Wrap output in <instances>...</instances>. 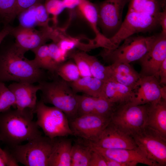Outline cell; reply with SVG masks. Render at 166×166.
I'll use <instances>...</instances> for the list:
<instances>
[{
  "label": "cell",
  "instance_id": "6da1fadb",
  "mask_svg": "<svg viewBox=\"0 0 166 166\" xmlns=\"http://www.w3.org/2000/svg\"><path fill=\"white\" fill-rule=\"evenodd\" d=\"M25 53L15 42L0 46V82L14 81L33 84L45 80L44 70L38 67L33 60L24 57Z\"/></svg>",
  "mask_w": 166,
  "mask_h": 166
},
{
  "label": "cell",
  "instance_id": "ba28073f",
  "mask_svg": "<svg viewBox=\"0 0 166 166\" xmlns=\"http://www.w3.org/2000/svg\"><path fill=\"white\" fill-rule=\"evenodd\" d=\"M159 16L128 11L117 31L109 39L113 49L118 46L126 38L136 33L150 31L156 28L159 26Z\"/></svg>",
  "mask_w": 166,
  "mask_h": 166
},
{
  "label": "cell",
  "instance_id": "44dd1931",
  "mask_svg": "<svg viewBox=\"0 0 166 166\" xmlns=\"http://www.w3.org/2000/svg\"><path fill=\"white\" fill-rule=\"evenodd\" d=\"M133 90L112 80L105 82L103 96L117 105L130 102Z\"/></svg>",
  "mask_w": 166,
  "mask_h": 166
},
{
  "label": "cell",
  "instance_id": "7a4b0ae2",
  "mask_svg": "<svg viewBox=\"0 0 166 166\" xmlns=\"http://www.w3.org/2000/svg\"><path fill=\"white\" fill-rule=\"evenodd\" d=\"M34 113L30 109H17L0 113V141L11 148L42 135L33 120Z\"/></svg>",
  "mask_w": 166,
  "mask_h": 166
},
{
  "label": "cell",
  "instance_id": "ffe728a7",
  "mask_svg": "<svg viewBox=\"0 0 166 166\" xmlns=\"http://www.w3.org/2000/svg\"><path fill=\"white\" fill-rule=\"evenodd\" d=\"M109 66L111 72V80L132 90L136 87L141 76L129 63H115Z\"/></svg>",
  "mask_w": 166,
  "mask_h": 166
},
{
  "label": "cell",
  "instance_id": "4316f807",
  "mask_svg": "<svg viewBox=\"0 0 166 166\" xmlns=\"http://www.w3.org/2000/svg\"><path fill=\"white\" fill-rule=\"evenodd\" d=\"M87 62L92 76L105 82L111 79V75L109 65H102L94 56L82 52Z\"/></svg>",
  "mask_w": 166,
  "mask_h": 166
},
{
  "label": "cell",
  "instance_id": "277c9868",
  "mask_svg": "<svg viewBox=\"0 0 166 166\" xmlns=\"http://www.w3.org/2000/svg\"><path fill=\"white\" fill-rule=\"evenodd\" d=\"M56 138L42 135L23 145L11 147L9 150L18 163L26 166H49Z\"/></svg>",
  "mask_w": 166,
  "mask_h": 166
},
{
  "label": "cell",
  "instance_id": "2e32d148",
  "mask_svg": "<svg viewBox=\"0 0 166 166\" xmlns=\"http://www.w3.org/2000/svg\"><path fill=\"white\" fill-rule=\"evenodd\" d=\"M86 142L93 150L104 156L126 164L128 166H135L139 163L149 166H159L155 162L147 158L138 148L133 149L105 148L93 145L87 141Z\"/></svg>",
  "mask_w": 166,
  "mask_h": 166
},
{
  "label": "cell",
  "instance_id": "d590c367",
  "mask_svg": "<svg viewBox=\"0 0 166 166\" xmlns=\"http://www.w3.org/2000/svg\"><path fill=\"white\" fill-rule=\"evenodd\" d=\"M158 75L159 82L161 85H166V59L162 63L158 71Z\"/></svg>",
  "mask_w": 166,
  "mask_h": 166
},
{
  "label": "cell",
  "instance_id": "8d00e7d4",
  "mask_svg": "<svg viewBox=\"0 0 166 166\" xmlns=\"http://www.w3.org/2000/svg\"><path fill=\"white\" fill-rule=\"evenodd\" d=\"M159 25L160 26L162 31L161 33L166 35V9H163L160 14L159 18Z\"/></svg>",
  "mask_w": 166,
  "mask_h": 166
},
{
  "label": "cell",
  "instance_id": "1f68e13d",
  "mask_svg": "<svg viewBox=\"0 0 166 166\" xmlns=\"http://www.w3.org/2000/svg\"><path fill=\"white\" fill-rule=\"evenodd\" d=\"M70 56L76 64L81 77H92L89 65L83 56L82 52L73 53Z\"/></svg>",
  "mask_w": 166,
  "mask_h": 166
},
{
  "label": "cell",
  "instance_id": "9a60e30c",
  "mask_svg": "<svg viewBox=\"0 0 166 166\" xmlns=\"http://www.w3.org/2000/svg\"><path fill=\"white\" fill-rule=\"evenodd\" d=\"M86 140L93 145L105 148L133 149L138 148L131 136L120 130L110 121L96 140Z\"/></svg>",
  "mask_w": 166,
  "mask_h": 166
},
{
  "label": "cell",
  "instance_id": "f35d334b",
  "mask_svg": "<svg viewBox=\"0 0 166 166\" xmlns=\"http://www.w3.org/2000/svg\"><path fill=\"white\" fill-rule=\"evenodd\" d=\"M107 166H128L126 164L122 163L110 159L103 155Z\"/></svg>",
  "mask_w": 166,
  "mask_h": 166
},
{
  "label": "cell",
  "instance_id": "4dcf8cb0",
  "mask_svg": "<svg viewBox=\"0 0 166 166\" xmlns=\"http://www.w3.org/2000/svg\"><path fill=\"white\" fill-rule=\"evenodd\" d=\"M86 94L78 96V116L94 114L96 98Z\"/></svg>",
  "mask_w": 166,
  "mask_h": 166
},
{
  "label": "cell",
  "instance_id": "836d02e7",
  "mask_svg": "<svg viewBox=\"0 0 166 166\" xmlns=\"http://www.w3.org/2000/svg\"><path fill=\"white\" fill-rule=\"evenodd\" d=\"M18 163L9 150L2 149L0 146V166H17Z\"/></svg>",
  "mask_w": 166,
  "mask_h": 166
},
{
  "label": "cell",
  "instance_id": "ac0fdd59",
  "mask_svg": "<svg viewBox=\"0 0 166 166\" xmlns=\"http://www.w3.org/2000/svg\"><path fill=\"white\" fill-rule=\"evenodd\" d=\"M76 11L79 13L90 26L96 35L95 39L99 47L104 49L108 48L110 44L109 39L105 37L98 28L97 4L93 3L89 0H81Z\"/></svg>",
  "mask_w": 166,
  "mask_h": 166
},
{
  "label": "cell",
  "instance_id": "8fae6325",
  "mask_svg": "<svg viewBox=\"0 0 166 166\" xmlns=\"http://www.w3.org/2000/svg\"><path fill=\"white\" fill-rule=\"evenodd\" d=\"M129 1L105 0L97 3L98 26L106 38H111L119 29L122 22L123 9Z\"/></svg>",
  "mask_w": 166,
  "mask_h": 166
},
{
  "label": "cell",
  "instance_id": "d6986e66",
  "mask_svg": "<svg viewBox=\"0 0 166 166\" xmlns=\"http://www.w3.org/2000/svg\"><path fill=\"white\" fill-rule=\"evenodd\" d=\"M147 119L146 126L166 138V100L146 104Z\"/></svg>",
  "mask_w": 166,
  "mask_h": 166
},
{
  "label": "cell",
  "instance_id": "74e56055",
  "mask_svg": "<svg viewBox=\"0 0 166 166\" xmlns=\"http://www.w3.org/2000/svg\"><path fill=\"white\" fill-rule=\"evenodd\" d=\"M11 26L9 24L5 25L0 31V46L4 40L10 35Z\"/></svg>",
  "mask_w": 166,
  "mask_h": 166
},
{
  "label": "cell",
  "instance_id": "e0dca14e",
  "mask_svg": "<svg viewBox=\"0 0 166 166\" xmlns=\"http://www.w3.org/2000/svg\"><path fill=\"white\" fill-rule=\"evenodd\" d=\"M8 87L15 97L17 109H30L34 112L38 101L37 94L40 90L38 84L35 85L27 82H14Z\"/></svg>",
  "mask_w": 166,
  "mask_h": 166
},
{
  "label": "cell",
  "instance_id": "7402d4cb",
  "mask_svg": "<svg viewBox=\"0 0 166 166\" xmlns=\"http://www.w3.org/2000/svg\"><path fill=\"white\" fill-rule=\"evenodd\" d=\"M72 145L70 139L56 137L49 166H71Z\"/></svg>",
  "mask_w": 166,
  "mask_h": 166
},
{
  "label": "cell",
  "instance_id": "d4e9b609",
  "mask_svg": "<svg viewBox=\"0 0 166 166\" xmlns=\"http://www.w3.org/2000/svg\"><path fill=\"white\" fill-rule=\"evenodd\" d=\"M32 51L35 54L33 60L38 67L47 70L52 74H55L58 65L51 57L48 45H42Z\"/></svg>",
  "mask_w": 166,
  "mask_h": 166
},
{
  "label": "cell",
  "instance_id": "e575fe53",
  "mask_svg": "<svg viewBox=\"0 0 166 166\" xmlns=\"http://www.w3.org/2000/svg\"><path fill=\"white\" fill-rule=\"evenodd\" d=\"M92 150L89 166H107L103 155L97 151Z\"/></svg>",
  "mask_w": 166,
  "mask_h": 166
},
{
  "label": "cell",
  "instance_id": "f1b7e54d",
  "mask_svg": "<svg viewBox=\"0 0 166 166\" xmlns=\"http://www.w3.org/2000/svg\"><path fill=\"white\" fill-rule=\"evenodd\" d=\"M17 0H0V20L4 25L15 18Z\"/></svg>",
  "mask_w": 166,
  "mask_h": 166
},
{
  "label": "cell",
  "instance_id": "7c38bea8",
  "mask_svg": "<svg viewBox=\"0 0 166 166\" xmlns=\"http://www.w3.org/2000/svg\"><path fill=\"white\" fill-rule=\"evenodd\" d=\"M73 135L90 142L96 140L110 121V118L94 114L69 120Z\"/></svg>",
  "mask_w": 166,
  "mask_h": 166
},
{
  "label": "cell",
  "instance_id": "8992f818",
  "mask_svg": "<svg viewBox=\"0 0 166 166\" xmlns=\"http://www.w3.org/2000/svg\"><path fill=\"white\" fill-rule=\"evenodd\" d=\"M34 113L37 114L36 123L45 136L53 139L73 135L69 119L58 108L47 106L41 100L37 102Z\"/></svg>",
  "mask_w": 166,
  "mask_h": 166
},
{
  "label": "cell",
  "instance_id": "83f0119b",
  "mask_svg": "<svg viewBox=\"0 0 166 166\" xmlns=\"http://www.w3.org/2000/svg\"><path fill=\"white\" fill-rule=\"evenodd\" d=\"M55 74L69 83L74 81L81 77L76 64L71 61L63 62L59 64Z\"/></svg>",
  "mask_w": 166,
  "mask_h": 166
},
{
  "label": "cell",
  "instance_id": "d6a6232c",
  "mask_svg": "<svg viewBox=\"0 0 166 166\" xmlns=\"http://www.w3.org/2000/svg\"><path fill=\"white\" fill-rule=\"evenodd\" d=\"M45 1V0H17L15 17L31 7L44 3Z\"/></svg>",
  "mask_w": 166,
  "mask_h": 166
},
{
  "label": "cell",
  "instance_id": "ab89813d",
  "mask_svg": "<svg viewBox=\"0 0 166 166\" xmlns=\"http://www.w3.org/2000/svg\"><path fill=\"white\" fill-rule=\"evenodd\" d=\"M163 9L166 8V0H160Z\"/></svg>",
  "mask_w": 166,
  "mask_h": 166
},
{
  "label": "cell",
  "instance_id": "30bf717a",
  "mask_svg": "<svg viewBox=\"0 0 166 166\" xmlns=\"http://www.w3.org/2000/svg\"><path fill=\"white\" fill-rule=\"evenodd\" d=\"M56 34V28L49 26L37 30L34 27H26L19 25L15 27L11 26L9 35L14 37L16 46L25 53L45 44L49 40L54 42Z\"/></svg>",
  "mask_w": 166,
  "mask_h": 166
},
{
  "label": "cell",
  "instance_id": "3957f363",
  "mask_svg": "<svg viewBox=\"0 0 166 166\" xmlns=\"http://www.w3.org/2000/svg\"><path fill=\"white\" fill-rule=\"evenodd\" d=\"M42 92L41 100L45 103L53 105L63 112L69 120L78 116V96L68 82L55 77L50 81L38 83Z\"/></svg>",
  "mask_w": 166,
  "mask_h": 166
},
{
  "label": "cell",
  "instance_id": "52a82bcc",
  "mask_svg": "<svg viewBox=\"0 0 166 166\" xmlns=\"http://www.w3.org/2000/svg\"><path fill=\"white\" fill-rule=\"evenodd\" d=\"M110 118L113 124L132 136L146 125V104L134 105L128 102L117 105Z\"/></svg>",
  "mask_w": 166,
  "mask_h": 166
},
{
  "label": "cell",
  "instance_id": "5b68a950",
  "mask_svg": "<svg viewBox=\"0 0 166 166\" xmlns=\"http://www.w3.org/2000/svg\"><path fill=\"white\" fill-rule=\"evenodd\" d=\"M159 34L148 36H131L114 49H104L100 55L105 61L111 64H129L140 60L150 49Z\"/></svg>",
  "mask_w": 166,
  "mask_h": 166
},
{
  "label": "cell",
  "instance_id": "4fadbf2b",
  "mask_svg": "<svg viewBox=\"0 0 166 166\" xmlns=\"http://www.w3.org/2000/svg\"><path fill=\"white\" fill-rule=\"evenodd\" d=\"M130 102L134 105H143L166 98V86H162L153 76H141Z\"/></svg>",
  "mask_w": 166,
  "mask_h": 166
},
{
  "label": "cell",
  "instance_id": "60d3db41",
  "mask_svg": "<svg viewBox=\"0 0 166 166\" xmlns=\"http://www.w3.org/2000/svg\"><path fill=\"white\" fill-rule=\"evenodd\" d=\"M0 22H1V21H0ZM1 30H0V31H1Z\"/></svg>",
  "mask_w": 166,
  "mask_h": 166
},
{
  "label": "cell",
  "instance_id": "484cf974",
  "mask_svg": "<svg viewBox=\"0 0 166 166\" xmlns=\"http://www.w3.org/2000/svg\"><path fill=\"white\" fill-rule=\"evenodd\" d=\"M75 143L72 147L71 166H89L92 149L85 142Z\"/></svg>",
  "mask_w": 166,
  "mask_h": 166
},
{
  "label": "cell",
  "instance_id": "603a6c76",
  "mask_svg": "<svg viewBox=\"0 0 166 166\" xmlns=\"http://www.w3.org/2000/svg\"><path fill=\"white\" fill-rule=\"evenodd\" d=\"M76 93L81 92L91 96H103L105 82L93 77H81L76 81L69 83Z\"/></svg>",
  "mask_w": 166,
  "mask_h": 166
},
{
  "label": "cell",
  "instance_id": "5bb4252c",
  "mask_svg": "<svg viewBox=\"0 0 166 166\" xmlns=\"http://www.w3.org/2000/svg\"><path fill=\"white\" fill-rule=\"evenodd\" d=\"M166 59V35L160 34L147 53L139 60L141 65V76H153L159 81V69Z\"/></svg>",
  "mask_w": 166,
  "mask_h": 166
},
{
  "label": "cell",
  "instance_id": "cb8c5ba5",
  "mask_svg": "<svg viewBox=\"0 0 166 166\" xmlns=\"http://www.w3.org/2000/svg\"><path fill=\"white\" fill-rule=\"evenodd\" d=\"M129 2L128 11L157 17L159 16L161 11L160 0H129Z\"/></svg>",
  "mask_w": 166,
  "mask_h": 166
},
{
  "label": "cell",
  "instance_id": "9c48e42d",
  "mask_svg": "<svg viewBox=\"0 0 166 166\" xmlns=\"http://www.w3.org/2000/svg\"><path fill=\"white\" fill-rule=\"evenodd\" d=\"M132 137L147 158L159 166H166V138L146 126Z\"/></svg>",
  "mask_w": 166,
  "mask_h": 166
},
{
  "label": "cell",
  "instance_id": "f546056e",
  "mask_svg": "<svg viewBox=\"0 0 166 166\" xmlns=\"http://www.w3.org/2000/svg\"><path fill=\"white\" fill-rule=\"evenodd\" d=\"M12 106L16 108L15 97L4 83L0 82V113L10 109Z\"/></svg>",
  "mask_w": 166,
  "mask_h": 166
}]
</instances>
